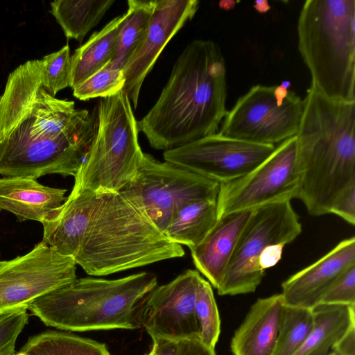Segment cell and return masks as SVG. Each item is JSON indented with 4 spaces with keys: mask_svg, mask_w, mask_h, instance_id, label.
Masks as SVG:
<instances>
[{
    "mask_svg": "<svg viewBox=\"0 0 355 355\" xmlns=\"http://www.w3.org/2000/svg\"><path fill=\"white\" fill-rule=\"evenodd\" d=\"M320 304L355 305V265L346 269L334 281Z\"/></svg>",
    "mask_w": 355,
    "mask_h": 355,
    "instance_id": "cell-33",
    "label": "cell"
},
{
    "mask_svg": "<svg viewBox=\"0 0 355 355\" xmlns=\"http://www.w3.org/2000/svg\"><path fill=\"white\" fill-rule=\"evenodd\" d=\"M250 211L235 212L218 218L205 239L190 248L193 264L198 272L216 289L227 270L238 239Z\"/></svg>",
    "mask_w": 355,
    "mask_h": 355,
    "instance_id": "cell-17",
    "label": "cell"
},
{
    "mask_svg": "<svg viewBox=\"0 0 355 355\" xmlns=\"http://www.w3.org/2000/svg\"><path fill=\"white\" fill-rule=\"evenodd\" d=\"M197 0H158L141 43L123 69L127 94L136 109L143 82L168 42L195 16Z\"/></svg>",
    "mask_w": 355,
    "mask_h": 355,
    "instance_id": "cell-15",
    "label": "cell"
},
{
    "mask_svg": "<svg viewBox=\"0 0 355 355\" xmlns=\"http://www.w3.org/2000/svg\"><path fill=\"white\" fill-rule=\"evenodd\" d=\"M288 83L252 86L227 112L218 132L264 145L280 144L296 135L304 101L288 89Z\"/></svg>",
    "mask_w": 355,
    "mask_h": 355,
    "instance_id": "cell-7",
    "label": "cell"
},
{
    "mask_svg": "<svg viewBox=\"0 0 355 355\" xmlns=\"http://www.w3.org/2000/svg\"><path fill=\"white\" fill-rule=\"evenodd\" d=\"M328 355H336L334 352H331Z\"/></svg>",
    "mask_w": 355,
    "mask_h": 355,
    "instance_id": "cell-39",
    "label": "cell"
},
{
    "mask_svg": "<svg viewBox=\"0 0 355 355\" xmlns=\"http://www.w3.org/2000/svg\"><path fill=\"white\" fill-rule=\"evenodd\" d=\"M151 352L153 355H178L179 341L168 340H153Z\"/></svg>",
    "mask_w": 355,
    "mask_h": 355,
    "instance_id": "cell-38",
    "label": "cell"
},
{
    "mask_svg": "<svg viewBox=\"0 0 355 355\" xmlns=\"http://www.w3.org/2000/svg\"><path fill=\"white\" fill-rule=\"evenodd\" d=\"M42 60H33L10 73L0 96V141L31 107L42 87Z\"/></svg>",
    "mask_w": 355,
    "mask_h": 355,
    "instance_id": "cell-21",
    "label": "cell"
},
{
    "mask_svg": "<svg viewBox=\"0 0 355 355\" xmlns=\"http://www.w3.org/2000/svg\"><path fill=\"white\" fill-rule=\"evenodd\" d=\"M64 189L44 186L26 177L0 178V211L13 214L19 221L42 224L52 218L67 198Z\"/></svg>",
    "mask_w": 355,
    "mask_h": 355,
    "instance_id": "cell-18",
    "label": "cell"
},
{
    "mask_svg": "<svg viewBox=\"0 0 355 355\" xmlns=\"http://www.w3.org/2000/svg\"><path fill=\"white\" fill-rule=\"evenodd\" d=\"M145 355H153V352L150 351L148 354H146Z\"/></svg>",
    "mask_w": 355,
    "mask_h": 355,
    "instance_id": "cell-40",
    "label": "cell"
},
{
    "mask_svg": "<svg viewBox=\"0 0 355 355\" xmlns=\"http://www.w3.org/2000/svg\"><path fill=\"white\" fill-rule=\"evenodd\" d=\"M125 81L123 71L109 63L74 87L73 94L80 101L110 97L123 90Z\"/></svg>",
    "mask_w": 355,
    "mask_h": 355,
    "instance_id": "cell-30",
    "label": "cell"
},
{
    "mask_svg": "<svg viewBox=\"0 0 355 355\" xmlns=\"http://www.w3.org/2000/svg\"><path fill=\"white\" fill-rule=\"evenodd\" d=\"M178 355H216V353L200 338H191L179 341Z\"/></svg>",
    "mask_w": 355,
    "mask_h": 355,
    "instance_id": "cell-35",
    "label": "cell"
},
{
    "mask_svg": "<svg viewBox=\"0 0 355 355\" xmlns=\"http://www.w3.org/2000/svg\"><path fill=\"white\" fill-rule=\"evenodd\" d=\"M296 153L295 135L275 146L266 159L243 176L220 183L216 199L218 218L297 198Z\"/></svg>",
    "mask_w": 355,
    "mask_h": 355,
    "instance_id": "cell-10",
    "label": "cell"
},
{
    "mask_svg": "<svg viewBox=\"0 0 355 355\" xmlns=\"http://www.w3.org/2000/svg\"><path fill=\"white\" fill-rule=\"evenodd\" d=\"M93 136L57 138L9 135L0 141V175L37 180L49 174L75 176Z\"/></svg>",
    "mask_w": 355,
    "mask_h": 355,
    "instance_id": "cell-12",
    "label": "cell"
},
{
    "mask_svg": "<svg viewBox=\"0 0 355 355\" xmlns=\"http://www.w3.org/2000/svg\"><path fill=\"white\" fill-rule=\"evenodd\" d=\"M200 277L198 271L187 270L169 283L156 286L144 297L138 321L153 340L200 338L195 304Z\"/></svg>",
    "mask_w": 355,
    "mask_h": 355,
    "instance_id": "cell-14",
    "label": "cell"
},
{
    "mask_svg": "<svg viewBox=\"0 0 355 355\" xmlns=\"http://www.w3.org/2000/svg\"><path fill=\"white\" fill-rule=\"evenodd\" d=\"M226 66L210 40H195L182 51L157 101L137 121L156 150H170L218 132L226 113Z\"/></svg>",
    "mask_w": 355,
    "mask_h": 355,
    "instance_id": "cell-1",
    "label": "cell"
},
{
    "mask_svg": "<svg viewBox=\"0 0 355 355\" xmlns=\"http://www.w3.org/2000/svg\"><path fill=\"white\" fill-rule=\"evenodd\" d=\"M282 244H275L267 247L261 254L259 258V266L265 271L275 266L282 259L284 248Z\"/></svg>",
    "mask_w": 355,
    "mask_h": 355,
    "instance_id": "cell-36",
    "label": "cell"
},
{
    "mask_svg": "<svg viewBox=\"0 0 355 355\" xmlns=\"http://www.w3.org/2000/svg\"><path fill=\"white\" fill-rule=\"evenodd\" d=\"M13 355H111L106 345L62 330L31 337Z\"/></svg>",
    "mask_w": 355,
    "mask_h": 355,
    "instance_id": "cell-26",
    "label": "cell"
},
{
    "mask_svg": "<svg viewBox=\"0 0 355 355\" xmlns=\"http://www.w3.org/2000/svg\"><path fill=\"white\" fill-rule=\"evenodd\" d=\"M42 86L52 96L71 85V55L68 44L42 58Z\"/></svg>",
    "mask_w": 355,
    "mask_h": 355,
    "instance_id": "cell-31",
    "label": "cell"
},
{
    "mask_svg": "<svg viewBox=\"0 0 355 355\" xmlns=\"http://www.w3.org/2000/svg\"><path fill=\"white\" fill-rule=\"evenodd\" d=\"M96 200V193L72 189L56 214L42 224V241L73 257L88 227Z\"/></svg>",
    "mask_w": 355,
    "mask_h": 355,
    "instance_id": "cell-20",
    "label": "cell"
},
{
    "mask_svg": "<svg viewBox=\"0 0 355 355\" xmlns=\"http://www.w3.org/2000/svg\"><path fill=\"white\" fill-rule=\"evenodd\" d=\"M27 309L0 313V355H13L17 339L28 323Z\"/></svg>",
    "mask_w": 355,
    "mask_h": 355,
    "instance_id": "cell-32",
    "label": "cell"
},
{
    "mask_svg": "<svg viewBox=\"0 0 355 355\" xmlns=\"http://www.w3.org/2000/svg\"><path fill=\"white\" fill-rule=\"evenodd\" d=\"M332 352L336 355H355V325H352L335 344Z\"/></svg>",
    "mask_w": 355,
    "mask_h": 355,
    "instance_id": "cell-37",
    "label": "cell"
},
{
    "mask_svg": "<svg viewBox=\"0 0 355 355\" xmlns=\"http://www.w3.org/2000/svg\"><path fill=\"white\" fill-rule=\"evenodd\" d=\"M114 0H55L51 12L67 38L81 42L103 19Z\"/></svg>",
    "mask_w": 355,
    "mask_h": 355,
    "instance_id": "cell-25",
    "label": "cell"
},
{
    "mask_svg": "<svg viewBox=\"0 0 355 355\" xmlns=\"http://www.w3.org/2000/svg\"><path fill=\"white\" fill-rule=\"evenodd\" d=\"M173 242L137 206L119 192L97 194L80 245L73 257L92 276H105L182 257Z\"/></svg>",
    "mask_w": 355,
    "mask_h": 355,
    "instance_id": "cell-3",
    "label": "cell"
},
{
    "mask_svg": "<svg viewBox=\"0 0 355 355\" xmlns=\"http://www.w3.org/2000/svg\"><path fill=\"white\" fill-rule=\"evenodd\" d=\"M297 32L311 87L331 99L354 102L355 1H306Z\"/></svg>",
    "mask_w": 355,
    "mask_h": 355,
    "instance_id": "cell-5",
    "label": "cell"
},
{
    "mask_svg": "<svg viewBox=\"0 0 355 355\" xmlns=\"http://www.w3.org/2000/svg\"><path fill=\"white\" fill-rule=\"evenodd\" d=\"M217 198L189 201L180 206L164 231L174 243L189 249L198 245L218 220Z\"/></svg>",
    "mask_w": 355,
    "mask_h": 355,
    "instance_id": "cell-23",
    "label": "cell"
},
{
    "mask_svg": "<svg viewBox=\"0 0 355 355\" xmlns=\"http://www.w3.org/2000/svg\"><path fill=\"white\" fill-rule=\"evenodd\" d=\"M76 263L41 241L33 250L0 261V313L28 309L38 298L76 278Z\"/></svg>",
    "mask_w": 355,
    "mask_h": 355,
    "instance_id": "cell-11",
    "label": "cell"
},
{
    "mask_svg": "<svg viewBox=\"0 0 355 355\" xmlns=\"http://www.w3.org/2000/svg\"><path fill=\"white\" fill-rule=\"evenodd\" d=\"M157 284V277L147 272L116 279L76 278L28 309L46 326L62 331L135 329L140 327V304Z\"/></svg>",
    "mask_w": 355,
    "mask_h": 355,
    "instance_id": "cell-4",
    "label": "cell"
},
{
    "mask_svg": "<svg viewBox=\"0 0 355 355\" xmlns=\"http://www.w3.org/2000/svg\"><path fill=\"white\" fill-rule=\"evenodd\" d=\"M355 265V238L344 239L310 266L282 284L284 304L312 309L319 304L334 281Z\"/></svg>",
    "mask_w": 355,
    "mask_h": 355,
    "instance_id": "cell-16",
    "label": "cell"
},
{
    "mask_svg": "<svg viewBox=\"0 0 355 355\" xmlns=\"http://www.w3.org/2000/svg\"><path fill=\"white\" fill-rule=\"evenodd\" d=\"M195 312L200 340L214 349L220 333V320L211 286L202 276L197 287Z\"/></svg>",
    "mask_w": 355,
    "mask_h": 355,
    "instance_id": "cell-29",
    "label": "cell"
},
{
    "mask_svg": "<svg viewBox=\"0 0 355 355\" xmlns=\"http://www.w3.org/2000/svg\"><path fill=\"white\" fill-rule=\"evenodd\" d=\"M275 148V145L242 141L218 132L165 150L163 157L165 162L220 184L243 176Z\"/></svg>",
    "mask_w": 355,
    "mask_h": 355,
    "instance_id": "cell-13",
    "label": "cell"
},
{
    "mask_svg": "<svg viewBox=\"0 0 355 355\" xmlns=\"http://www.w3.org/2000/svg\"><path fill=\"white\" fill-rule=\"evenodd\" d=\"M156 1L129 0L118 33L114 53L110 64L123 71L138 49L148 28Z\"/></svg>",
    "mask_w": 355,
    "mask_h": 355,
    "instance_id": "cell-27",
    "label": "cell"
},
{
    "mask_svg": "<svg viewBox=\"0 0 355 355\" xmlns=\"http://www.w3.org/2000/svg\"><path fill=\"white\" fill-rule=\"evenodd\" d=\"M312 309L284 305L273 355H294L313 327Z\"/></svg>",
    "mask_w": 355,
    "mask_h": 355,
    "instance_id": "cell-28",
    "label": "cell"
},
{
    "mask_svg": "<svg viewBox=\"0 0 355 355\" xmlns=\"http://www.w3.org/2000/svg\"><path fill=\"white\" fill-rule=\"evenodd\" d=\"M296 134L297 198L308 213L330 214L338 196L355 184V101L331 99L308 89Z\"/></svg>",
    "mask_w": 355,
    "mask_h": 355,
    "instance_id": "cell-2",
    "label": "cell"
},
{
    "mask_svg": "<svg viewBox=\"0 0 355 355\" xmlns=\"http://www.w3.org/2000/svg\"><path fill=\"white\" fill-rule=\"evenodd\" d=\"M299 217L290 201L264 205L250 211L239 235L225 277L217 289L220 295L253 293L265 271L259 258L268 246L286 245L302 232Z\"/></svg>",
    "mask_w": 355,
    "mask_h": 355,
    "instance_id": "cell-8",
    "label": "cell"
},
{
    "mask_svg": "<svg viewBox=\"0 0 355 355\" xmlns=\"http://www.w3.org/2000/svg\"><path fill=\"white\" fill-rule=\"evenodd\" d=\"M284 306L281 294L258 299L232 337L233 355H273Z\"/></svg>",
    "mask_w": 355,
    "mask_h": 355,
    "instance_id": "cell-19",
    "label": "cell"
},
{
    "mask_svg": "<svg viewBox=\"0 0 355 355\" xmlns=\"http://www.w3.org/2000/svg\"><path fill=\"white\" fill-rule=\"evenodd\" d=\"M312 311L313 329L294 355H328L347 330L355 325V305L319 304Z\"/></svg>",
    "mask_w": 355,
    "mask_h": 355,
    "instance_id": "cell-22",
    "label": "cell"
},
{
    "mask_svg": "<svg viewBox=\"0 0 355 355\" xmlns=\"http://www.w3.org/2000/svg\"><path fill=\"white\" fill-rule=\"evenodd\" d=\"M330 214H335L352 225L355 223V184L346 188L335 200Z\"/></svg>",
    "mask_w": 355,
    "mask_h": 355,
    "instance_id": "cell-34",
    "label": "cell"
},
{
    "mask_svg": "<svg viewBox=\"0 0 355 355\" xmlns=\"http://www.w3.org/2000/svg\"><path fill=\"white\" fill-rule=\"evenodd\" d=\"M219 184L144 153L136 175L119 193L164 233L180 206L192 200L217 198Z\"/></svg>",
    "mask_w": 355,
    "mask_h": 355,
    "instance_id": "cell-9",
    "label": "cell"
},
{
    "mask_svg": "<svg viewBox=\"0 0 355 355\" xmlns=\"http://www.w3.org/2000/svg\"><path fill=\"white\" fill-rule=\"evenodd\" d=\"M124 17L125 14L112 19L75 51L71 55L70 87L73 89L111 62Z\"/></svg>",
    "mask_w": 355,
    "mask_h": 355,
    "instance_id": "cell-24",
    "label": "cell"
},
{
    "mask_svg": "<svg viewBox=\"0 0 355 355\" xmlns=\"http://www.w3.org/2000/svg\"><path fill=\"white\" fill-rule=\"evenodd\" d=\"M94 116V135L72 189L119 192L135 177L143 157L137 121L123 90L102 98Z\"/></svg>",
    "mask_w": 355,
    "mask_h": 355,
    "instance_id": "cell-6",
    "label": "cell"
}]
</instances>
